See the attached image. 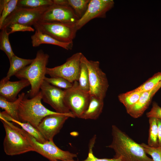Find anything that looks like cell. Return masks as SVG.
<instances>
[{
	"mask_svg": "<svg viewBox=\"0 0 161 161\" xmlns=\"http://www.w3.org/2000/svg\"><path fill=\"white\" fill-rule=\"evenodd\" d=\"M112 140L107 147L113 149L114 157L122 161H154L148 157L140 145L116 126H112Z\"/></svg>",
	"mask_w": 161,
	"mask_h": 161,
	"instance_id": "1",
	"label": "cell"
},
{
	"mask_svg": "<svg viewBox=\"0 0 161 161\" xmlns=\"http://www.w3.org/2000/svg\"><path fill=\"white\" fill-rule=\"evenodd\" d=\"M49 55L42 50H38L33 61L18 72L15 76L18 78L27 79L31 86L29 95L31 98L40 91L41 87L46 74L47 66Z\"/></svg>",
	"mask_w": 161,
	"mask_h": 161,
	"instance_id": "2",
	"label": "cell"
},
{
	"mask_svg": "<svg viewBox=\"0 0 161 161\" xmlns=\"http://www.w3.org/2000/svg\"><path fill=\"white\" fill-rule=\"evenodd\" d=\"M0 119L5 132L3 145L7 155L12 156L34 151L29 140L22 133L21 129L1 116Z\"/></svg>",
	"mask_w": 161,
	"mask_h": 161,
	"instance_id": "3",
	"label": "cell"
},
{
	"mask_svg": "<svg viewBox=\"0 0 161 161\" xmlns=\"http://www.w3.org/2000/svg\"><path fill=\"white\" fill-rule=\"evenodd\" d=\"M41 92L35 97L28 99L24 97L20 103L18 115L20 121L28 123L37 128L42 119L47 116L60 113L46 108L41 102Z\"/></svg>",
	"mask_w": 161,
	"mask_h": 161,
	"instance_id": "4",
	"label": "cell"
},
{
	"mask_svg": "<svg viewBox=\"0 0 161 161\" xmlns=\"http://www.w3.org/2000/svg\"><path fill=\"white\" fill-rule=\"evenodd\" d=\"M76 23L39 21L33 25L35 30L65 43L73 42L78 31Z\"/></svg>",
	"mask_w": 161,
	"mask_h": 161,
	"instance_id": "5",
	"label": "cell"
},
{
	"mask_svg": "<svg viewBox=\"0 0 161 161\" xmlns=\"http://www.w3.org/2000/svg\"><path fill=\"white\" fill-rule=\"evenodd\" d=\"M81 61L84 63L88 69L89 82V93L104 99L109 84L105 73L100 67L98 61L88 60L83 55Z\"/></svg>",
	"mask_w": 161,
	"mask_h": 161,
	"instance_id": "6",
	"label": "cell"
},
{
	"mask_svg": "<svg viewBox=\"0 0 161 161\" xmlns=\"http://www.w3.org/2000/svg\"><path fill=\"white\" fill-rule=\"evenodd\" d=\"M22 134L29 140L35 151L50 161H71L77 157V154L63 151L58 147L53 140L40 143L28 133L21 129Z\"/></svg>",
	"mask_w": 161,
	"mask_h": 161,
	"instance_id": "7",
	"label": "cell"
},
{
	"mask_svg": "<svg viewBox=\"0 0 161 161\" xmlns=\"http://www.w3.org/2000/svg\"><path fill=\"white\" fill-rule=\"evenodd\" d=\"M49 6L33 8L17 7L5 19L0 29H7L11 25L16 23L30 27L33 26L40 20L42 15Z\"/></svg>",
	"mask_w": 161,
	"mask_h": 161,
	"instance_id": "8",
	"label": "cell"
},
{
	"mask_svg": "<svg viewBox=\"0 0 161 161\" xmlns=\"http://www.w3.org/2000/svg\"><path fill=\"white\" fill-rule=\"evenodd\" d=\"M64 91L66 106L75 117L80 118L89 104L90 94L81 89L77 81L73 83L71 88Z\"/></svg>",
	"mask_w": 161,
	"mask_h": 161,
	"instance_id": "9",
	"label": "cell"
},
{
	"mask_svg": "<svg viewBox=\"0 0 161 161\" xmlns=\"http://www.w3.org/2000/svg\"><path fill=\"white\" fill-rule=\"evenodd\" d=\"M83 55L80 52L76 53L67 58L62 64L52 68L47 67L46 74L51 77H62L72 83L78 81Z\"/></svg>",
	"mask_w": 161,
	"mask_h": 161,
	"instance_id": "10",
	"label": "cell"
},
{
	"mask_svg": "<svg viewBox=\"0 0 161 161\" xmlns=\"http://www.w3.org/2000/svg\"><path fill=\"white\" fill-rule=\"evenodd\" d=\"M70 117H75L72 112L48 115L42 119L36 129L47 141L53 140L65 121Z\"/></svg>",
	"mask_w": 161,
	"mask_h": 161,
	"instance_id": "11",
	"label": "cell"
},
{
	"mask_svg": "<svg viewBox=\"0 0 161 161\" xmlns=\"http://www.w3.org/2000/svg\"><path fill=\"white\" fill-rule=\"evenodd\" d=\"M40 90L44 102L49 105L56 112L62 114L72 112L65 102L64 90L53 86L44 80Z\"/></svg>",
	"mask_w": 161,
	"mask_h": 161,
	"instance_id": "12",
	"label": "cell"
},
{
	"mask_svg": "<svg viewBox=\"0 0 161 161\" xmlns=\"http://www.w3.org/2000/svg\"><path fill=\"white\" fill-rule=\"evenodd\" d=\"M114 4L112 0H90L85 13L75 23L77 30L93 19L105 18L106 13L114 7Z\"/></svg>",
	"mask_w": 161,
	"mask_h": 161,
	"instance_id": "13",
	"label": "cell"
},
{
	"mask_svg": "<svg viewBox=\"0 0 161 161\" xmlns=\"http://www.w3.org/2000/svg\"><path fill=\"white\" fill-rule=\"evenodd\" d=\"M79 19L70 6L53 4L44 13L39 21L76 23Z\"/></svg>",
	"mask_w": 161,
	"mask_h": 161,
	"instance_id": "14",
	"label": "cell"
},
{
	"mask_svg": "<svg viewBox=\"0 0 161 161\" xmlns=\"http://www.w3.org/2000/svg\"><path fill=\"white\" fill-rule=\"evenodd\" d=\"M30 85L28 80L25 79L15 81L9 80L0 82V95L7 100L13 102L17 99L18 93L23 89Z\"/></svg>",
	"mask_w": 161,
	"mask_h": 161,
	"instance_id": "15",
	"label": "cell"
},
{
	"mask_svg": "<svg viewBox=\"0 0 161 161\" xmlns=\"http://www.w3.org/2000/svg\"><path fill=\"white\" fill-rule=\"evenodd\" d=\"M153 90L143 92L137 101L126 111L127 112L135 118L141 117L151 103L154 96Z\"/></svg>",
	"mask_w": 161,
	"mask_h": 161,
	"instance_id": "16",
	"label": "cell"
},
{
	"mask_svg": "<svg viewBox=\"0 0 161 161\" xmlns=\"http://www.w3.org/2000/svg\"><path fill=\"white\" fill-rule=\"evenodd\" d=\"M31 43L33 47H38L41 44H48L57 46L66 50L72 49L73 42L65 43L58 41L50 36L35 30L31 36Z\"/></svg>",
	"mask_w": 161,
	"mask_h": 161,
	"instance_id": "17",
	"label": "cell"
},
{
	"mask_svg": "<svg viewBox=\"0 0 161 161\" xmlns=\"http://www.w3.org/2000/svg\"><path fill=\"white\" fill-rule=\"evenodd\" d=\"M104 106V99L95 96L90 95L88 107L80 118L96 120L102 112Z\"/></svg>",
	"mask_w": 161,
	"mask_h": 161,
	"instance_id": "18",
	"label": "cell"
},
{
	"mask_svg": "<svg viewBox=\"0 0 161 161\" xmlns=\"http://www.w3.org/2000/svg\"><path fill=\"white\" fill-rule=\"evenodd\" d=\"M25 93L22 92L19 95L15 101L10 102L2 97L0 96V107L13 119L20 121L18 115V109L21 101L24 97Z\"/></svg>",
	"mask_w": 161,
	"mask_h": 161,
	"instance_id": "19",
	"label": "cell"
},
{
	"mask_svg": "<svg viewBox=\"0 0 161 161\" xmlns=\"http://www.w3.org/2000/svg\"><path fill=\"white\" fill-rule=\"evenodd\" d=\"M33 59L21 58L15 55L9 61L10 67L6 76L1 80L4 81L9 80L10 78L15 75L18 72L33 61Z\"/></svg>",
	"mask_w": 161,
	"mask_h": 161,
	"instance_id": "20",
	"label": "cell"
},
{
	"mask_svg": "<svg viewBox=\"0 0 161 161\" xmlns=\"http://www.w3.org/2000/svg\"><path fill=\"white\" fill-rule=\"evenodd\" d=\"M0 116L9 121H12L20 126L22 129L32 136L39 142L44 143L47 141L38 130L29 123L23 122L13 119L5 111L0 112Z\"/></svg>",
	"mask_w": 161,
	"mask_h": 161,
	"instance_id": "21",
	"label": "cell"
},
{
	"mask_svg": "<svg viewBox=\"0 0 161 161\" xmlns=\"http://www.w3.org/2000/svg\"><path fill=\"white\" fill-rule=\"evenodd\" d=\"M142 93L132 90L119 94L118 97L119 101L123 105L127 111L137 101Z\"/></svg>",
	"mask_w": 161,
	"mask_h": 161,
	"instance_id": "22",
	"label": "cell"
},
{
	"mask_svg": "<svg viewBox=\"0 0 161 161\" xmlns=\"http://www.w3.org/2000/svg\"><path fill=\"white\" fill-rule=\"evenodd\" d=\"M149 118V126L147 145L152 147H157L159 145L157 118L155 117Z\"/></svg>",
	"mask_w": 161,
	"mask_h": 161,
	"instance_id": "23",
	"label": "cell"
},
{
	"mask_svg": "<svg viewBox=\"0 0 161 161\" xmlns=\"http://www.w3.org/2000/svg\"><path fill=\"white\" fill-rule=\"evenodd\" d=\"M0 32V49L7 55L9 60L15 55L13 52L10 43L8 33L6 29L1 30Z\"/></svg>",
	"mask_w": 161,
	"mask_h": 161,
	"instance_id": "24",
	"label": "cell"
},
{
	"mask_svg": "<svg viewBox=\"0 0 161 161\" xmlns=\"http://www.w3.org/2000/svg\"><path fill=\"white\" fill-rule=\"evenodd\" d=\"M161 81V72L155 74L143 84L133 89L134 91L143 92L154 89Z\"/></svg>",
	"mask_w": 161,
	"mask_h": 161,
	"instance_id": "25",
	"label": "cell"
},
{
	"mask_svg": "<svg viewBox=\"0 0 161 161\" xmlns=\"http://www.w3.org/2000/svg\"><path fill=\"white\" fill-rule=\"evenodd\" d=\"M78 82L79 86L81 89L89 93V82L88 70L86 64L82 62L81 60Z\"/></svg>",
	"mask_w": 161,
	"mask_h": 161,
	"instance_id": "26",
	"label": "cell"
},
{
	"mask_svg": "<svg viewBox=\"0 0 161 161\" xmlns=\"http://www.w3.org/2000/svg\"><path fill=\"white\" fill-rule=\"evenodd\" d=\"M68 5L73 10L76 15L80 18L85 13L89 0H67Z\"/></svg>",
	"mask_w": 161,
	"mask_h": 161,
	"instance_id": "27",
	"label": "cell"
},
{
	"mask_svg": "<svg viewBox=\"0 0 161 161\" xmlns=\"http://www.w3.org/2000/svg\"><path fill=\"white\" fill-rule=\"evenodd\" d=\"M53 4L52 0H18L17 7L33 8Z\"/></svg>",
	"mask_w": 161,
	"mask_h": 161,
	"instance_id": "28",
	"label": "cell"
},
{
	"mask_svg": "<svg viewBox=\"0 0 161 161\" xmlns=\"http://www.w3.org/2000/svg\"><path fill=\"white\" fill-rule=\"evenodd\" d=\"M44 80L50 84L60 88L66 89L71 88L73 85L72 83L66 79L59 77L48 78L46 77Z\"/></svg>",
	"mask_w": 161,
	"mask_h": 161,
	"instance_id": "29",
	"label": "cell"
},
{
	"mask_svg": "<svg viewBox=\"0 0 161 161\" xmlns=\"http://www.w3.org/2000/svg\"><path fill=\"white\" fill-rule=\"evenodd\" d=\"M140 144L145 152L150 155L154 161H161V146L154 147L144 143Z\"/></svg>",
	"mask_w": 161,
	"mask_h": 161,
	"instance_id": "30",
	"label": "cell"
},
{
	"mask_svg": "<svg viewBox=\"0 0 161 161\" xmlns=\"http://www.w3.org/2000/svg\"><path fill=\"white\" fill-rule=\"evenodd\" d=\"M18 0H10L4 8L0 17V28L6 18L17 7Z\"/></svg>",
	"mask_w": 161,
	"mask_h": 161,
	"instance_id": "31",
	"label": "cell"
},
{
	"mask_svg": "<svg viewBox=\"0 0 161 161\" xmlns=\"http://www.w3.org/2000/svg\"><path fill=\"white\" fill-rule=\"evenodd\" d=\"M96 137L95 136L91 140L90 146L89 147V152L87 157L84 160L82 161L73 160L71 161H122L120 158H98L95 157L93 154L92 148L94 145ZM58 161H63L58 160Z\"/></svg>",
	"mask_w": 161,
	"mask_h": 161,
	"instance_id": "32",
	"label": "cell"
},
{
	"mask_svg": "<svg viewBox=\"0 0 161 161\" xmlns=\"http://www.w3.org/2000/svg\"><path fill=\"white\" fill-rule=\"evenodd\" d=\"M9 34L17 31H34L35 29L31 27L28 26L19 24H14L11 25L7 29Z\"/></svg>",
	"mask_w": 161,
	"mask_h": 161,
	"instance_id": "33",
	"label": "cell"
},
{
	"mask_svg": "<svg viewBox=\"0 0 161 161\" xmlns=\"http://www.w3.org/2000/svg\"><path fill=\"white\" fill-rule=\"evenodd\" d=\"M148 118L155 117L161 119V107L155 102H154L151 110L146 114Z\"/></svg>",
	"mask_w": 161,
	"mask_h": 161,
	"instance_id": "34",
	"label": "cell"
},
{
	"mask_svg": "<svg viewBox=\"0 0 161 161\" xmlns=\"http://www.w3.org/2000/svg\"><path fill=\"white\" fill-rule=\"evenodd\" d=\"M159 145L161 146V119H157Z\"/></svg>",
	"mask_w": 161,
	"mask_h": 161,
	"instance_id": "35",
	"label": "cell"
},
{
	"mask_svg": "<svg viewBox=\"0 0 161 161\" xmlns=\"http://www.w3.org/2000/svg\"><path fill=\"white\" fill-rule=\"evenodd\" d=\"M53 4H55L61 5H69L67 0H53Z\"/></svg>",
	"mask_w": 161,
	"mask_h": 161,
	"instance_id": "36",
	"label": "cell"
},
{
	"mask_svg": "<svg viewBox=\"0 0 161 161\" xmlns=\"http://www.w3.org/2000/svg\"><path fill=\"white\" fill-rule=\"evenodd\" d=\"M10 0H1L0 1V15L1 14L4 8L9 2Z\"/></svg>",
	"mask_w": 161,
	"mask_h": 161,
	"instance_id": "37",
	"label": "cell"
},
{
	"mask_svg": "<svg viewBox=\"0 0 161 161\" xmlns=\"http://www.w3.org/2000/svg\"><path fill=\"white\" fill-rule=\"evenodd\" d=\"M161 87V81L159 83L154 89L153 90V94L154 95L157 92Z\"/></svg>",
	"mask_w": 161,
	"mask_h": 161,
	"instance_id": "38",
	"label": "cell"
}]
</instances>
